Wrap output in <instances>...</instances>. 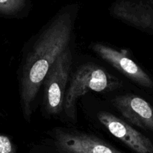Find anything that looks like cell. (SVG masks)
Here are the masks:
<instances>
[{
  "label": "cell",
  "instance_id": "cell-1",
  "mask_svg": "<svg viewBox=\"0 0 153 153\" xmlns=\"http://www.w3.org/2000/svg\"><path fill=\"white\" fill-rule=\"evenodd\" d=\"M74 18L70 10L58 13L39 34L19 70V97L22 115L29 122L40 86L58 56L69 46Z\"/></svg>",
  "mask_w": 153,
  "mask_h": 153
},
{
  "label": "cell",
  "instance_id": "cell-7",
  "mask_svg": "<svg viewBox=\"0 0 153 153\" xmlns=\"http://www.w3.org/2000/svg\"><path fill=\"white\" fill-rule=\"evenodd\" d=\"M112 103L131 124L153 131V109L146 100L137 96L127 94L115 97Z\"/></svg>",
  "mask_w": 153,
  "mask_h": 153
},
{
  "label": "cell",
  "instance_id": "cell-13",
  "mask_svg": "<svg viewBox=\"0 0 153 153\" xmlns=\"http://www.w3.org/2000/svg\"><path fill=\"white\" fill-rule=\"evenodd\" d=\"M151 1H153V0H151Z\"/></svg>",
  "mask_w": 153,
  "mask_h": 153
},
{
  "label": "cell",
  "instance_id": "cell-9",
  "mask_svg": "<svg viewBox=\"0 0 153 153\" xmlns=\"http://www.w3.org/2000/svg\"><path fill=\"white\" fill-rule=\"evenodd\" d=\"M27 0H0V17L15 18L26 7Z\"/></svg>",
  "mask_w": 153,
  "mask_h": 153
},
{
  "label": "cell",
  "instance_id": "cell-12",
  "mask_svg": "<svg viewBox=\"0 0 153 153\" xmlns=\"http://www.w3.org/2000/svg\"><path fill=\"white\" fill-rule=\"evenodd\" d=\"M40 153H45V152H40Z\"/></svg>",
  "mask_w": 153,
  "mask_h": 153
},
{
  "label": "cell",
  "instance_id": "cell-10",
  "mask_svg": "<svg viewBox=\"0 0 153 153\" xmlns=\"http://www.w3.org/2000/svg\"><path fill=\"white\" fill-rule=\"evenodd\" d=\"M0 153H17V147L12 139L0 133Z\"/></svg>",
  "mask_w": 153,
  "mask_h": 153
},
{
  "label": "cell",
  "instance_id": "cell-3",
  "mask_svg": "<svg viewBox=\"0 0 153 153\" xmlns=\"http://www.w3.org/2000/svg\"><path fill=\"white\" fill-rule=\"evenodd\" d=\"M72 61L73 55L68 46L57 58L43 81V105L49 114H58L63 110Z\"/></svg>",
  "mask_w": 153,
  "mask_h": 153
},
{
  "label": "cell",
  "instance_id": "cell-4",
  "mask_svg": "<svg viewBox=\"0 0 153 153\" xmlns=\"http://www.w3.org/2000/svg\"><path fill=\"white\" fill-rule=\"evenodd\" d=\"M51 137L52 146L58 153H124L87 133L59 128L55 130Z\"/></svg>",
  "mask_w": 153,
  "mask_h": 153
},
{
  "label": "cell",
  "instance_id": "cell-11",
  "mask_svg": "<svg viewBox=\"0 0 153 153\" xmlns=\"http://www.w3.org/2000/svg\"><path fill=\"white\" fill-rule=\"evenodd\" d=\"M0 117H4V114H3L2 112H1V111H0Z\"/></svg>",
  "mask_w": 153,
  "mask_h": 153
},
{
  "label": "cell",
  "instance_id": "cell-5",
  "mask_svg": "<svg viewBox=\"0 0 153 153\" xmlns=\"http://www.w3.org/2000/svg\"><path fill=\"white\" fill-rule=\"evenodd\" d=\"M97 118L114 137L135 153H153L152 141L120 118L106 111L99 112Z\"/></svg>",
  "mask_w": 153,
  "mask_h": 153
},
{
  "label": "cell",
  "instance_id": "cell-8",
  "mask_svg": "<svg viewBox=\"0 0 153 153\" xmlns=\"http://www.w3.org/2000/svg\"><path fill=\"white\" fill-rule=\"evenodd\" d=\"M114 17L133 27L143 30H153V10L142 1L120 0L111 8Z\"/></svg>",
  "mask_w": 153,
  "mask_h": 153
},
{
  "label": "cell",
  "instance_id": "cell-2",
  "mask_svg": "<svg viewBox=\"0 0 153 153\" xmlns=\"http://www.w3.org/2000/svg\"><path fill=\"white\" fill-rule=\"evenodd\" d=\"M121 82L94 64L80 66L73 75L67 88L63 110L69 118L76 119V102L89 91L102 92L118 89Z\"/></svg>",
  "mask_w": 153,
  "mask_h": 153
},
{
  "label": "cell",
  "instance_id": "cell-6",
  "mask_svg": "<svg viewBox=\"0 0 153 153\" xmlns=\"http://www.w3.org/2000/svg\"><path fill=\"white\" fill-rule=\"evenodd\" d=\"M91 48L103 60L109 63L130 80L145 88H153V82L149 75L132 59L127 56L126 52L117 50L102 43H95Z\"/></svg>",
  "mask_w": 153,
  "mask_h": 153
}]
</instances>
